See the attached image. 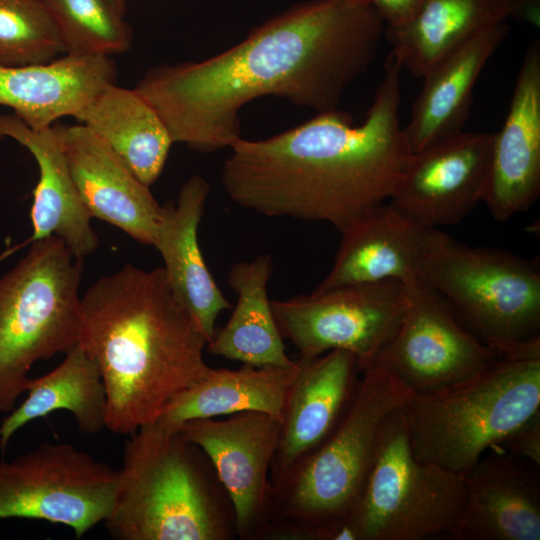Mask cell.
Instances as JSON below:
<instances>
[{
	"label": "cell",
	"mask_w": 540,
	"mask_h": 540,
	"mask_svg": "<svg viewBox=\"0 0 540 540\" xmlns=\"http://www.w3.org/2000/svg\"><path fill=\"white\" fill-rule=\"evenodd\" d=\"M299 369L298 360L290 366L243 364L237 370L211 367L203 379L182 392L166 408L157 422L179 429L194 419L257 411L282 423Z\"/></svg>",
	"instance_id": "25"
},
{
	"label": "cell",
	"mask_w": 540,
	"mask_h": 540,
	"mask_svg": "<svg viewBox=\"0 0 540 540\" xmlns=\"http://www.w3.org/2000/svg\"><path fill=\"white\" fill-rule=\"evenodd\" d=\"M401 70L391 51L360 125L336 109L269 138L241 137L221 170L229 198L266 217L326 222L340 233L390 199L411 154L398 116Z\"/></svg>",
	"instance_id": "2"
},
{
	"label": "cell",
	"mask_w": 540,
	"mask_h": 540,
	"mask_svg": "<svg viewBox=\"0 0 540 540\" xmlns=\"http://www.w3.org/2000/svg\"><path fill=\"white\" fill-rule=\"evenodd\" d=\"M2 138L23 145L38 165L39 179L30 212L33 232L29 241L55 236L80 260L94 253L99 238L79 198L53 125L35 130L15 114H0Z\"/></svg>",
	"instance_id": "24"
},
{
	"label": "cell",
	"mask_w": 540,
	"mask_h": 540,
	"mask_svg": "<svg viewBox=\"0 0 540 540\" xmlns=\"http://www.w3.org/2000/svg\"><path fill=\"white\" fill-rule=\"evenodd\" d=\"M106 390V428L130 435L156 422L211 367L208 341L174 294L163 267L127 264L81 297L78 342Z\"/></svg>",
	"instance_id": "3"
},
{
	"label": "cell",
	"mask_w": 540,
	"mask_h": 540,
	"mask_svg": "<svg viewBox=\"0 0 540 540\" xmlns=\"http://www.w3.org/2000/svg\"><path fill=\"white\" fill-rule=\"evenodd\" d=\"M404 284L409 303L401 322L365 366L384 368L412 395H422L469 380L497 362L500 357L470 333L418 275Z\"/></svg>",
	"instance_id": "12"
},
{
	"label": "cell",
	"mask_w": 540,
	"mask_h": 540,
	"mask_svg": "<svg viewBox=\"0 0 540 540\" xmlns=\"http://www.w3.org/2000/svg\"><path fill=\"white\" fill-rule=\"evenodd\" d=\"M83 260L57 237L33 241L0 278V413L12 411L32 366L79 342Z\"/></svg>",
	"instance_id": "8"
},
{
	"label": "cell",
	"mask_w": 540,
	"mask_h": 540,
	"mask_svg": "<svg viewBox=\"0 0 540 540\" xmlns=\"http://www.w3.org/2000/svg\"><path fill=\"white\" fill-rule=\"evenodd\" d=\"M511 31L508 22L482 29L453 49L422 77L410 120L402 127L411 153L463 131L475 84Z\"/></svg>",
	"instance_id": "20"
},
{
	"label": "cell",
	"mask_w": 540,
	"mask_h": 540,
	"mask_svg": "<svg viewBox=\"0 0 540 540\" xmlns=\"http://www.w3.org/2000/svg\"><path fill=\"white\" fill-rule=\"evenodd\" d=\"M384 28L364 0H309L213 57L148 69L134 89L174 143L216 152L241 138L240 111L257 98L279 97L316 113L339 109L374 61Z\"/></svg>",
	"instance_id": "1"
},
{
	"label": "cell",
	"mask_w": 540,
	"mask_h": 540,
	"mask_svg": "<svg viewBox=\"0 0 540 540\" xmlns=\"http://www.w3.org/2000/svg\"><path fill=\"white\" fill-rule=\"evenodd\" d=\"M118 469L69 443H41L0 460V520L62 524L83 537L110 513Z\"/></svg>",
	"instance_id": "10"
},
{
	"label": "cell",
	"mask_w": 540,
	"mask_h": 540,
	"mask_svg": "<svg viewBox=\"0 0 540 540\" xmlns=\"http://www.w3.org/2000/svg\"><path fill=\"white\" fill-rule=\"evenodd\" d=\"M360 370L355 395L333 431L272 483L269 525L279 519L280 536L308 539L315 527L351 517L385 421L412 396L384 368Z\"/></svg>",
	"instance_id": "5"
},
{
	"label": "cell",
	"mask_w": 540,
	"mask_h": 540,
	"mask_svg": "<svg viewBox=\"0 0 540 540\" xmlns=\"http://www.w3.org/2000/svg\"><path fill=\"white\" fill-rule=\"evenodd\" d=\"M382 17L386 28H395L405 23L418 7L421 0H365Z\"/></svg>",
	"instance_id": "32"
},
{
	"label": "cell",
	"mask_w": 540,
	"mask_h": 540,
	"mask_svg": "<svg viewBox=\"0 0 540 540\" xmlns=\"http://www.w3.org/2000/svg\"><path fill=\"white\" fill-rule=\"evenodd\" d=\"M540 193V43L527 48L509 110L493 133L482 202L505 222L535 203Z\"/></svg>",
	"instance_id": "15"
},
{
	"label": "cell",
	"mask_w": 540,
	"mask_h": 540,
	"mask_svg": "<svg viewBox=\"0 0 540 540\" xmlns=\"http://www.w3.org/2000/svg\"><path fill=\"white\" fill-rule=\"evenodd\" d=\"M210 191L198 174L181 187L177 202L163 206L153 246L159 251L167 280L191 313L208 343L216 334L219 314L231 304L210 273L198 242V226Z\"/></svg>",
	"instance_id": "22"
},
{
	"label": "cell",
	"mask_w": 540,
	"mask_h": 540,
	"mask_svg": "<svg viewBox=\"0 0 540 540\" xmlns=\"http://www.w3.org/2000/svg\"><path fill=\"white\" fill-rule=\"evenodd\" d=\"M115 79L109 56L66 54L44 64L0 65V105L41 130L61 117H74Z\"/></svg>",
	"instance_id": "23"
},
{
	"label": "cell",
	"mask_w": 540,
	"mask_h": 540,
	"mask_svg": "<svg viewBox=\"0 0 540 540\" xmlns=\"http://www.w3.org/2000/svg\"><path fill=\"white\" fill-rule=\"evenodd\" d=\"M508 19L540 23V6L523 0H421L410 18L384 36L402 68L424 74L471 36Z\"/></svg>",
	"instance_id": "21"
},
{
	"label": "cell",
	"mask_w": 540,
	"mask_h": 540,
	"mask_svg": "<svg viewBox=\"0 0 540 540\" xmlns=\"http://www.w3.org/2000/svg\"><path fill=\"white\" fill-rule=\"evenodd\" d=\"M492 136L461 131L411 153L390 203L429 228L459 223L482 202Z\"/></svg>",
	"instance_id": "14"
},
{
	"label": "cell",
	"mask_w": 540,
	"mask_h": 540,
	"mask_svg": "<svg viewBox=\"0 0 540 540\" xmlns=\"http://www.w3.org/2000/svg\"><path fill=\"white\" fill-rule=\"evenodd\" d=\"M540 410V356L500 357L483 373L400 408L414 455L464 474Z\"/></svg>",
	"instance_id": "6"
},
{
	"label": "cell",
	"mask_w": 540,
	"mask_h": 540,
	"mask_svg": "<svg viewBox=\"0 0 540 540\" xmlns=\"http://www.w3.org/2000/svg\"><path fill=\"white\" fill-rule=\"evenodd\" d=\"M465 501L462 474L414 455L398 409L384 423L350 519L359 540L453 539Z\"/></svg>",
	"instance_id": "9"
},
{
	"label": "cell",
	"mask_w": 540,
	"mask_h": 540,
	"mask_svg": "<svg viewBox=\"0 0 540 540\" xmlns=\"http://www.w3.org/2000/svg\"><path fill=\"white\" fill-rule=\"evenodd\" d=\"M272 272L269 254L237 262L230 268L227 283L237 301L226 325L207 344L210 354L255 367L294 364L295 360L286 354L267 294Z\"/></svg>",
	"instance_id": "27"
},
{
	"label": "cell",
	"mask_w": 540,
	"mask_h": 540,
	"mask_svg": "<svg viewBox=\"0 0 540 540\" xmlns=\"http://www.w3.org/2000/svg\"><path fill=\"white\" fill-rule=\"evenodd\" d=\"M145 185L162 173L174 143L164 122L135 90L108 85L75 115Z\"/></svg>",
	"instance_id": "26"
},
{
	"label": "cell",
	"mask_w": 540,
	"mask_h": 540,
	"mask_svg": "<svg viewBox=\"0 0 540 540\" xmlns=\"http://www.w3.org/2000/svg\"><path fill=\"white\" fill-rule=\"evenodd\" d=\"M58 26L66 54L123 53L132 44L131 28L107 0H42Z\"/></svg>",
	"instance_id": "29"
},
{
	"label": "cell",
	"mask_w": 540,
	"mask_h": 540,
	"mask_svg": "<svg viewBox=\"0 0 540 540\" xmlns=\"http://www.w3.org/2000/svg\"><path fill=\"white\" fill-rule=\"evenodd\" d=\"M510 454L540 465V410L514 428L500 443Z\"/></svg>",
	"instance_id": "31"
},
{
	"label": "cell",
	"mask_w": 540,
	"mask_h": 540,
	"mask_svg": "<svg viewBox=\"0 0 540 540\" xmlns=\"http://www.w3.org/2000/svg\"><path fill=\"white\" fill-rule=\"evenodd\" d=\"M115 540H227L236 536L231 501L215 470L178 429L159 422L129 435L109 515Z\"/></svg>",
	"instance_id": "4"
},
{
	"label": "cell",
	"mask_w": 540,
	"mask_h": 540,
	"mask_svg": "<svg viewBox=\"0 0 540 540\" xmlns=\"http://www.w3.org/2000/svg\"><path fill=\"white\" fill-rule=\"evenodd\" d=\"M229 416L190 420L178 430L210 460L231 501L236 535L254 538L269 527L272 483L268 475L281 421L257 411Z\"/></svg>",
	"instance_id": "13"
},
{
	"label": "cell",
	"mask_w": 540,
	"mask_h": 540,
	"mask_svg": "<svg viewBox=\"0 0 540 540\" xmlns=\"http://www.w3.org/2000/svg\"><path fill=\"white\" fill-rule=\"evenodd\" d=\"M523 1L533 4V5L540 6V0H523Z\"/></svg>",
	"instance_id": "35"
},
{
	"label": "cell",
	"mask_w": 540,
	"mask_h": 540,
	"mask_svg": "<svg viewBox=\"0 0 540 540\" xmlns=\"http://www.w3.org/2000/svg\"><path fill=\"white\" fill-rule=\"evenodd\" d=\"M81 202L91 218L153 246L161 206L110 147L83 124L53 125Z\"/></svg>",
	"instance_id": "16"
},
{
	"label": "cell",
	"mask_w": 540,
	"mask_h": 540,
	"mask_svg": "<svg viewBox=\"0 0 540 540\" xmlns=\"http://www.w3.org/2000/svg\"><path fill=\"white\" fill-rule=\"evenodd\" d=\"M298 361L300 369L286 403L271 483L327 438L352 401L360 380L358 361L347 351L332 350Z\"/></svg>",
	"instance_id": "18"
},
{
	"label": "cell",
	"mask_w": 540,
	"mask_h": 540,
	"mask_svg": "<svg viewBox=\"0 0 540 540\" xmlns=\"http://www.w3.org/2000/svg\"><path fill=\"white\" fill-rule=\"evenodd\" d=\"M19 247L16 246V247H13V248H10V249H7L6 251L2 252L0 254V262L7 258L9 255H11L13 252H15Z\"/></svg>",
	"instance_id": "34"
},
{
	"label": "cell",
	"mask_w": 540,
	"mask_h": 540,
	"mask_svg": "<svg viewBox=\"0 0 540 540\" xmlns=\"http://www.w3.org/2000/svg\"><path fill=\"white\" fill-rule=\"evenodd\" d=\"M533 463L501 446L463 476L465 508L455 540H539L540 481Z\"/></svg>",
	"instance_id": "17"
},
{
	"label": "cell",
	"mask_w": 540,
	"mask_h": 540,
	"mask_svg": "<svg viewBox=\"0 0 540 540\" xmlns=\"http://www.w3.org/2000/svg\"><path fill=\"white\" fill-rule=\"evenodd\" d=\"M439 233L383 203L341 233L334 264L314 291L391 279L405 283L417 275Z\"/></svg>",
	"instance_id": "19"
},
{
	"label": "cell",
	"mask_w": 540,
	"mask_h": 540,
	"mask_svg": "<svg viewBox=\"0 0 540 540\" xmlns=\"http://www.w3.org/2000/svg\"><path fill=\"white\" fill-rule=\"evenodd\" d=\"M417 275L499 357L540 355L537 263L500 248L470 247L440 231Z\"/></svg>",
	"instance_id": "7"
},
{
	"label": "cell",
	"mask_w": 540,
	"mask_h": 540,
	"mask_svg": "<svg viewBox=\"0 0 540 540\" xmlns=\"http://www.w3.org/2000/svg\"><path fill=\"white\" fill-rule=\"evenodd\" d=\"M109 4L122 16L126 12V2L127 0H107Z\"/></svg>",
	"instance_id": "33"
},
{
	"label": "cell",
	"mask_w": 540,
	"mask_h": 540,
	"mask_svg": "<svg viewBox=\"0 0 540 540\" xmlns=\"http://www.w3.org/2000/svg\"><path fill=\"white\" fill-rule=\"evenodd\" d=\"M25 392V400L0 424L2 452L19 429L57 410L70 412L83 434H96L106 428L105 386L97 365L79 343L65 353L56 368L30 378Z\"/></svg>",
	"instance_id": "28"
},
{
	"label": "cell",
	"mask_w": 540,
	"mask_h": 540,
	"mask_svg": "<svg viewBox=\"0 0 540 540\" xmlns=\"http://www.w3.org/2000/svg\"><path fill=\"white\" fill-rule=\"evenodd\" d=\"M408 303L405 284L391 279L271 300V307L282 338L299 358L343 350L361 369L392 338Z\"/></svg>",
	"instance_id": "11"
},
{
	"label": "cell",
	"mask_w": 540,
	"mask_h": 540,
	"mask_svg": "<svg viewBox=\"0 0 540 540\" xmlns=\"http://www.w3.org/2000/svg\"><path fill=\"white\" fill-rule=\"evenodd\" d=\"M65 44L42 0H0V65L48 63Z\"/></svg>",
	"instance_id": "30"
}]
</instances>
